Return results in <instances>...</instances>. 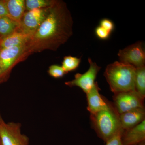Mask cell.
<instances>
[{
  "instance_id": "cell-18",
  "label": "cell",
  "mask_w": 145,
  "mask_h": 145,
  "mask_svg": "<svg viewBox=\"0 0 145 145\" xmlns=\"http://www.w3.org/2000/svg\"><path fill=\"white\" fill-rule=\"evenodd\" d=\"M56 0H26L25 1L26 11L36 8L50 7L54 4Z\"/></svg>"
},
{
  "instance_id": "cell-2",
  "label": "cell",
  "mask_w": 145,
  "mask_h": 145,
  "mask_svg": "<svg viewBox=\"0 0 145 145\" xmlns=\"http://www.w3.org/2000/svg\"><path fill=\"white\" fill-rule=\"evenodd\" d=\"M135 71L131 65L115 61L107 66L104 76L113 93L131 91L135 90Z\"/></svg>"
},
{
  "instance_id": "cell-4",
  "label": "cell",
  "mask_w": 145,
  "mask_h": 145,
  "mask_svg": "<svg viewBox=\"0 0 145 145\" xmlns=\"http://www.w3.org/2000/svg\"><path fill=\"white\" fill-rule=\"evenodd\" d=\"M27 44L0 50V84L8 80L16 65L30 55Z\"/></svg>"
},
{
  "instance_id": "cell-24",
  "label": "cell",
  "mask_w": 145,
  "mask_h": 145,
  "mask_svg": "<svg viewBox=\"0 0 145 145\" xmlns=\"http://www.w3.org/2000/svg\"><path fill=\"white\" fill-rule=\"evenodd\" d=\"M137 145H145V141L142 142L140 143V144H138Z\"/></svg>"
},
{
  "instance_id": "cell-11",
  "label": "cell",
  "mask_w": 145,
  "mask_h": 145,
  "mask_svg": "<svg viewBox=\"0 0 145 145\" xmlns=\"http://www.w3.org/2000/svg\"><path fill=\"white\" fill-rule=\"evenodd\" d=\"M119 119L124 130L137 125L145 120V108H137L119 114Z\"/></svg>"
},
{
  "instance_id": "cell-8",
  "label": "cell",
  "mask_w": 145,
  "mask_h": 145,
  "mask_svg": "<svg viewBox=\"0 0 145 145\" xmlns=\"http://www.w3.org/2000/svg\"><path fill=\"white\" fill-rule=\"evenodd\" d=\"M89 67L88 70L83 73H78L75 75V78L72 80L65 82V84L70 87L77 86L80 88L85 93L90 91L95 83L97 75L101 67L90 58H88Z\"/></svg>"
},
{
  "instance_id": "cell-6",
  "label": "cell",
  "mask_w": 145,
  "mask_h": 145,
  "mask_svg": "<svg viewBox=\"0 0 145 145\" xmlns=\"http://www.w3.org/2000/svg\"><path fill=\"white\" fill-rule=\"evenodd\" d=\"M50 7L25 11L19 22L18 30L31 37L46 18Z\"/></svg>"
},
{
  "instance_id": "cell-5",
  "label": "cell",
  "mask_w": 145,
  "mask_h": 145,
  "mask_svg": "<svg viewBox=\"0 0 145 145\" xmlns=\"http://www.w3.org/2000/svg\"><path fill=\"white\" fill-rule=\"evenodd\" d=\"M20 123H6L0 114V137L3 145H29V139L22 133Z\"/></svg>"
},
{
  "instance_id": "cell-12",
  "label": "cell",
  "mask_w": 145,
  "mask_h": 145,
  "mask_svg": "<svg viewBox=\"0 0 145 145\" xmlns=\"http://www.w3.org/2000/svg\"><path fill=\"white\" fill-rule=\"evenodd\" d=\"M122 140L124 145H137L145 141V120L133 127L124 131Z\"/></svg>"
},
{
  "instance_id": "cell-13",
  "label": "cell",
  "mask_w": 145,
  "mask_h": 145,
  "mask_svg": "<svg viewBox=\"0 0 145 145\" xmlns=\"http://www.w3.org/2000/svg\"><path fill=\"white\" fill-rule=\"evenodd\" d=\"M31 36L18 30L0 40V50L27 44Z\"/></svg>"
},
{
  "instance_id": "cell-16",
  "label": "cell",
  "mask_w": 145,
  "mask_h": 145,
  "mask_svg": "<svg viewBox=\"0 0 145 145\" xmlns=\"http://www.w3.org/2000/svg\"><path fill=\"white\" fill-rule=\"evenodd\" d=\"M135 91L144 99L145 97V66L136 68L135 79Z\"/></svg>"
},
{
  "instance_id": "cell-26",
  "label": "cell",
  "mask_w": 145,
  "mask_h": 145,
  "mask_svg": "<svg viewBox=\"0 0 145 145\" xmlns=\"http://www.w3.org/2000/svg\"><path fill=\"white\" fill-rule=\"evenodd\" d=\"M0 65H1V63H0Z\"/></svg>"
},
{
  "instance_id": "cell-25",
  "label": "cell",
  "mask_w": 145,
  "mask_h": 145,
  "mask_svg": "<svg viewBox=\"0 0 145 145\" xmlns=\"http://www.w3.org/2000/svg\"><path fill=\"white\" fill-rule=\"evenodd\" d=\"M0 145H3L2 144L1 140V137H0Z\"/></svg>"
},
{
  "instance_id": "cell-19",
  "label": "cell",
  "mask_w": 145,
  "mask_h": 145,
  "mask_svg": "<svg viewBox=\"0 0 145 145\" xmlns=\"http://www.w3.org/2000/svg\"><path fill=\"white\" fill-rule=\"evenodd\" d=\"M48 72L50 76L54 78H62L66 74L62 66L57 65L50 66L48 70Z\"/></svg>"
},
{
  "instance_id": "cell-1",
  "label": "cell",
  "mask_w": 145,
  "mask_h": 145,
  "mask_svg": "<svg viewBox=\"0 0 145 145\" xmlns=\"http://www.w3.org/2000/svg\"><path fill=\"white\" fill-rule=\"evenodd\" d=\"M73 22L66 3L56 0L46 18L27 44L30 55L44 50L56 51L73 34Z\"/></svg>"
},
{
  "instance_id": "cell-22",
  "label": "cell",
  "mask_w": 145,
  "mask_h": 145,
  "mask_svg": "<svg viewBox=\"0 0 145 145\" xmlns=\"http://www.w3.org/2000/svg\"><path fill=\"white\" fill-rule=\"evenodd\" d=\"M100 26L111 33L114 29V25L112 21L108 19H103L100 22Z\"/></svg>"
},
{
  "instance_id": "cell-17",
  "label": "cell",
  "mask_w": 145,
  "mask_h": 145,
  "mask_svg": "<svg viewBox=\"0 0 145 145\" xmlns=\"http://www.w3.org/2000/svg\"><path fill=\"white\" fill-rule=\"evenodd\" d=\"M81 58L71 56H65L62 62V67L66 74L77 69L80 63Z\"/></svg>"
},
{
  "instance_id": "cell-23",
  "label": "cell",
  "mask_w": 145,
  "mask_h": 145,
  "mask_svg": "<svg viewBox=\"0 0 145 145\" xmlns=\"http://www.w3.org/2000/svg\"><path fill=\"white\" fill-rule=\"evenodd\" d=\"M8 16L5 0H0V17Z\"/></svg>"
},
{
  "instance_id": "cell-14",
  "label": "cell",
  "mask_w": 145,
  "mask_h": 145,
  "mask_svg": "<svg viewBox=\"0 0 145 145\" xmlns=\"http://www.w3.org/2000/svg\"><path fill=\"white\" fill-rule=\"evenodd\" d=\"M8 16L19 23L26 11L24 0H5Z\"/></svg>"
},
{
  "instance_id": "cell-20",
  "label": "cell",
  "mask_w": 145,
  "mask_h": 145,
  "mask_svg": "<svg viewBox=\"0 0 145 145\" xmlns=\"http://www.w3.org/2000/svg\"><path fill=\"white\" fill-rule=\"evenodd\" d=\"M124 131H120L106 142L105 145H124L122 140V136Z\"/></svg>"
},
{
  "instance_id": "cell-7",
  "label": "cell",
  "mask_w": 145,
  "mask_h": 145,
  "mask_svg": "<svg viewBox=\"0 0 145 145\" xmlns=\"http://www.w3.org/2000/svg\"><path fill=\"white\" fill-rule=\"evenodd\" d=\"M113 103L119 114L137 108H144V100L134 91L114 93Z\"/></svg>"
},
{
  "instance_id": "cell-21",
  "label": "cell",
  "mask_w": 145,
  "mask_h": 145,
  "mask_svg": "<svg viewBox=\"0 0 145 145\" xmlns=\"http://www.w3.org/2000/svg\"><path fill=\"white\" fill-rule=\"evenodd\" d=\"M95 34L99 39L101 40H106L109 38L111 33L102 27L99 26L95 29Z\"/></svg>"
},
{
  "instance_id": "cell-10",
  "label": "cell",
  "mask_w": 145,
  "mask_h": 145,
  "mask_svg": "<svg viewBox=\"0 0 145 145\" xmlns=\"http://www.w3.org/2000/svg\"><path fill=\"white\" fill-rule=\"evenodd\" d=\"M101 89L95 82L90 91L86 93L87 100V109L90 114H94L107 107L108 101L99 93Z\"/></svg>"
},
{
  "instance_id": "cell-9",
  "label": "cell",
  "mask_w": 145,
  "mask_h": 145,
  "mask_svg": "<svg viewBox=\"0 0 145 145\" xmlns=\"http://www.w3.org/2000/svg\"><path fill=\"white\" fill-rule=\"evenodd\" d=\"M117 54L121 62L129 64L135 68L145 65V52L142 42H137L120 50Z\"/></svg>"
},
{
  "instance_id": "cell-3",
  "label": "cell",
  "mask_w": 145,
  "mask_h": 145,
  "mask_svg": "<svg viewBox=\"0 0 145 145\" xmlns=\"http://www.w3.org/2000/svg\"><path fill=\"white\" fill-rule=\"evenodd\" d=\"M90 119L97 135L105 143L118 132L124 130L119 114L113 103L109 101L106 108L90 114Z\"/></svg>"
},
{
  "instance_id": "cell-15",
  "label": "cell",
  "mask_w": 145,
  "mask_h": 145,
  "mask_svg": "<svg viewBox=\"0 0 145 145\" xmlns=\"http://www.w3.org/2000/svg\"><path fill=\"white\" fill-rule=\"evenodd\" d=\"M19 25V23L8 16L0 17V40L15 32Z\"/></svg>"
}]
</instances>
